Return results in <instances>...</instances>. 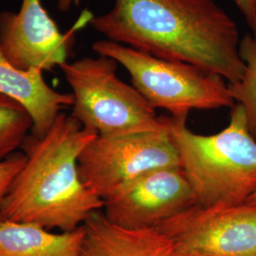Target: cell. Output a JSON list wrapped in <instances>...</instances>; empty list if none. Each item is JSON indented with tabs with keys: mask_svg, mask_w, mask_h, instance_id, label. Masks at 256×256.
Instances as JSON below:
<instances>
[{
	"mask_svg": "<svg viewBox=\"0 0 256 256\" xmlns=\"http://www.w3.org/2000/svg\"><path fill=\"white\" fill-rule=\"evenodd\" d=\"M84 228L55 234L36 224H0V256H81Z\"/></svg>",
	"mask_w": 256,
	"mask_h": 256,
	"instance_id": "12",
	"label": "cell"
},
{
	"mask_svg": "<svg viewBox=\"0 0 256 256\" xmlns=\"http://www.w3.org/2000/svg\"><path fill=\"white\" fill-rule=\"evenodd\" d=\"M81 256H172L170 240L160 230H128L96 210L82 224Z\"/></svg>",
	"mask_w": 256,
	"mask_h": 256,
	"instance_id": "11",
	"label": "cell"
},
{
	"mask_svg": "<svg viewBox=\"0 0 256 256\" xmlns=\"http://www.w3.org/2000/svg\"><path fill=\"white\" fill-rule=\"evenodd\" d=\"M170 166L180 165L166 124L156 131L98 135L78 160L82 182L102 200L140 174Z\"/></svg>",
	"mask_w": 256,
	"mask_h": 256,
	"instance_id": "6",
	"label": "cell"
},
{
	"mask_svg": "<svg viewBox=\"0 0 256 256\" xmlns=\"http://www.w3.org/2000/svg\"><path fill=\"white\" fill-rule=\"evenodd\" d=\"M0 94L18 102L34 122L32 135L45 136L62 110L74 106L72 93L56 92L46 84L43 70H21L10 63L0 46Z\"/></svg>",
	"mask_w": 256,
	"mask_h": 256,
	"instance_id": "10",
	"label": "cell"
},
{
	"mask_svg": "<svg viewBox=\"0 0 256 256\" xmlns=\"http://www.w3.org/2000/svg\"><path fill=\"white\" fill-rule=\"evenodd\" d=\"M94 16L84 12L68 32L62 34L41 0H23L18 12H0V46L10 63L21 70H52L68 62L77 30Z\"/></svg>",
	"mask_w": 256,
	"mask_h": 256,
	"instance_id": "8",
	"label": "cell"
},
{
	"mask_svg": "<svg viewBox=\"0 0 256 256\" xmlns=\"http://www.w3.org/2000/svg\"><path fill=\"white\" fill-rule=\"evenodd\" d=\"M156 229L170 240L172 256H256V203L196 204Z\"/></svg>",
	"mask_w": 256,
	"mask_h": 256,
	"instance_id": "7",
	"label": "cell"
},
{
	"mask_svg": "<svg viewBox=\"0 0 256 256\" xmlns=\"http://www.w3.org/2000/svg\"><path fill=\"white\" fill-rule=\"evenodd\" d=\"M70 86L72 115L99 136H122L165 128L149 102L117 74L118 62L98 55L82 57L59 66Z\"/></svg>",
	"mask_w": 256,
	"mask_h": 256,
	"instance_id": "4",
	"label": "cell"
},
{
	"mask_svg": "<svg viewBox=\"0 0 256 256\" xmlns=\"http://www.w3.org/2000/svg\"><path fill=\"white\" fill-rule=\"evenodd\" d=\"M32 128L34 122L27 110L0 94V162L16 153Z\"/></svg>",
	"mask_w": 256,
	"mask_h": 256,
	"instance_id": "14",
	"label": "cell"
},
{
	"mask_svg": "<svg viewBox=\"0 0 256 256\" xmlns=\"http://www.w3.org/2000/svg\"><path fill=\"white\" fill-rule=\"evenodd\" d=\"M247 23L250 34L256 37V0H232Z\"/></svg>",
	"mask_w": 256,
	"mask_h": 256,
	"instance_id": "16",
	"label": "cell"
},
{
	"mask_svg": "<svg viewBox=\"0 0 256 256\" xmlns=\"http://www.w3.org/2000/svg\"><path fill=\"white\" fill-rule=\"evenodd\" d=\"M186 120L164 117L196 204L209 208L246 203L256 192V140L243 106L236 102L228 126L214 135L194 133Z\"/></svg>",
	"mask_w": 256,
	"mask_h": 256,
	"instance_id": "3",
	"label": "cell"
},
{
	"mask_svg": "<svg viewBox=\"0 0 256 256\" xmlns=\"http://www.w3.org/2000/svg\"><path fill=\"white\" fill-rule=\"evenodd\" d=\"M90 24L108 40L238 82L245 72L234 19L214 0H115Z\"/></svg>",
	"mask_w": 256,
	"mask_h": 256,
	"instance_id": "1",
	"label": "cell"
},
{
	"mask_svg": "<svg viewBox=\"0 0 256 256\" xmlns=\"http://www.w3.org/2000/svg\"><path fill=\"white\" fill-rule=\"evenodd\" d=\"M26 162L24 153H14L3 162H0V224L5 221L3 216V204L14 180Z\"/></svg>",
	"mask_w": 256,
	"mask_h": 256,
	"instance_id": "15",
	"label": "cell"
},
{
	"mask_svg": "<svg viewBox=\"0 0 256 256\" xmlns=\"http://www.w3.org/2000/svg\"><path fill=\"white\" fill-rule=\"evenodd\" d=\"M239 52L245 72L238 82L228 84V88L232 98L245 110L248 130L256 140V37L250 32L242 37Z\"/></svg>",
	"mask_w": 256,
	"mask_h": 256,
	"instance_id": "13",
	"label": "cell"
},
{
	"mask_svg": "<svg viewBox=\"0 0 256 256\" xmlns=\"http://www.w3.org/2000/svg\"><path fill=\"white\" fill-rule=\"evenodd\" d=\"M104 214L124 229H155L196 204L180 166L151 170L120 187L104 200Z\"/></svg>",
	"mask_w": 256,
	"mask_h": 256,
	"instance_id": "9",
	"label": "cell"
},
{
	"mask_svg": "<svg viewBox=\"0 0 256 256\" xmlns=\"http://www.w3.org/2000/svg\"><path fill=\"white\" fill-rule=\"evenodd\" d=\"M56 2L58 9L62 12H66L74 5H79L81 0H56Z\"/></svg>",
	"mask_w": 256,
	"mask_h": 256,
	"instance_id": "17",
	"label": "cell"
},
{
	"mask_svg": "<svg viewBox=\"0 0 256 256\" xmlns=\"http://www.w3.org/2000/svg\"><path fill=\"white\" fill-rule=\"evenodd\" d=\"M247 202H250V203H256V192L250 198V200H248Z\"/></svg>",
	"mask_w": 256,
	"mask_h": 256,
	"instance_id": "18",
	"label": "cell"
},
{
	"mask_svg": "<svg viewBox=\"0 0 256 256\" xmlns=\"http://www.w3.org/2000/svg\"><path fill=\"white\" fill-rule=\"evenodd\" d=\"M92 50L124 66L138 92L155 110H166L172 117L236 104L225 79L196 66L156 58L110 40L93 43Z\"/></svg>",
	"mask_w": 256,
	"mask_h": 256,
	"instance_id": "5",
	"label": "cell"
},
{
	"mask_svg": "<svg viewBox=\"0 0 256 256\" xmlns=\"http://www.w3.org/2000/svg\"><path fill=\"white\" fill-rule=\"evenodd\" d=\"M97 136L62 112L45 136L28 135L22 146L26 162L3 204L5 220L70 232L101 210L104 202L86 188L78 168L82 150Z\"/></svg>",
	"mask_w": 256,
	"mask_h": 256,
	"instance_id": "2",
	"label": "cell"
}]
</instances>
